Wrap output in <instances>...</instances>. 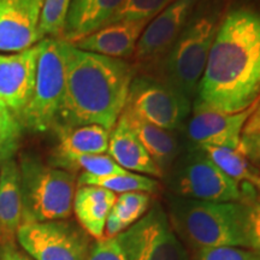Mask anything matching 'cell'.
Segmentation results:
<instances>
[{
	"label": "cell",
	"instance_id": "obj_1",
	"mask_svg": "<svg viewBox=\"0 0 260 260\" xmlns=\"http://www.w3.org/2000/svg\"><path fill=\"white\" fill-rule=\"evenodd\" d=\"M260 102V10L229 9L211 48L193 110L245 111Z\"/></svg>",
	"mask_w": 260,
	"mask_h": 260
},
{
	"label": "cell",
	"instance_id": "obj_2",
	"mask_svg": "<svg viewBox=\"0 0 260 260\" xmlns=\"http://www.w3.org/2000/svg\"><path fill=\"white\" fill-rule=\"evenodd\" d=\"M63 50L65 90L53 130L98 124L111 132L124 110L138 73L135 67L128 60L79 50L67 41Z\"/></svg>",
	"mask_w": 260,
	"mask_h": 260
},
{
	"label": "cell",
	"instance_id": "obj_3",
	"mask_svg": "<svg viewBox=\"0 0 260 260\" xmlns=\"http://www.w3.org/2000/svg\"><path fill=\"white\" fill-rule=\"evenodd\" d=\"M229 0H200L183 30L158 65V77L194 99Z\"/></svg>",
	"mask_w": 260,
	"mask_h": 260
},
{
	"label": "cell",
	"instance_id": "obj_4",
	"mask_svg": "<svg viewBox=\"0 0 260 260\" xmlns=\"http://www.w3.org/2000/svg\"><path fill=\"white\" fill-rule=\"evenodd\" d=\"M175 233L197 252L218 247L246 248L243 203H211L167 195Z\"/></svg>",
	"mask_w": 260,
	"mask_h": 260
},
{
	"label": "cell",
	"instance_id": "obj_5",
	"mask_svg": "<svg viewBox=\"0 0 260 260\" xmlns=\"http://www.w3.org/2000/svg\"><path fill=\"white\" fill-rule=\"evenodd\" d=\"M162 178L169 194L183 199L245 203L258 198L252 184L228 177L200 148L184 147Z\"/></svg>",
	"mask_w": 260,
	"mask_h": 260
},
{
	"label": "cell",
	"instance_id": "obj_6",
	"mask_svg": "<svg viewBox=\"0 0 260 260\" xmlns=\"http://www.w3.org/2000/svg\"><path fill=\"white\" fill-rule=\"evenodd\" d=\"M22 224L67 219L73 212L76 176L23 155L19 162Z\"/></svg>",
	"mask_w": 260,
	"mask_h": 260
},
{
	"label": "cell",
	"instance_id": "obj_7",
	"mask_svg": "<svg viewBox=\"0 0 260 260\" xmlns=\"http://www.w3.org/2000/svg\"><path fill=\"white\" fill-rule=\"evenodd\" d=\"M63 44L60 38H44L39 42L34 92L21 117L23 128L34 133H45L56 126L65 90Z\"/></svg>",
	"mask_w": 260,
	"mask_h": 260
},
{
	"label": "cell",
	"instance_id": "obj_8",
	"mask_svg": "<svg viewBox=\"0 0 260 260\" xmlns=\"http://www.w3.org/2000/svg\"><path fill=\"white\" fill-rule=\"evenodd\" d=\"M191 100L159 77L133 79L123 112L159 128L181 132L190 116Z\"/></svg>",
	"mask_w": 260,
	"mask_h": 260
},
{
	"label": "cell",
	"instance_id": "obj_9",
	"mask_svg": "<svg viewBox=\"0 0 260 260\" xmlns=\"http://www.w3.org/2000/svg\"><path fill=\"white\" fill-rule=\"evenodd\" d=\"M115 239L126 260H189L168 212L159 203Z\"/></svg>",
	"mask_w": 260,
	"mask_h": 260
},
{
	"label": "cell",
	"instance_id": "obj_10",
	"mask_svg": "<svg viewBox=\"0 0 260 260\" xmlns=\"http://www.w3.org/2000/svg\"><path fill=\"white\" fill-rule=\"evenodd\" d=\"M16 237L35 260H86L90 249L86 234L64 220L23 223Z\"/></svg>",
	"mask_w": 260,
	"mask_h": 260
},
{
	"label": "cell",
	"instance_id": "obj_11",
	"mask_svg": "<svg viewBox=\"0 0 260 260\" xmlns=\"http://www.w3.org/2000/svg\"><path fill=\"white\" fill-rule=\"evenodd\" d=\"M200 0H174L155 16L145 28L136 45L134 63L136 71L157 68L183 30Z\"/></svg>",
	"mask_w": 260,
	"mask_h": 260
},
{
	"label": "cell",
	"instance_id": "obj_12",
	"mask_svg": "<svg viewBox=\"0 0 260 260\" xmlns=\"http://www.w3.org/2000/svg\"><path fill=\"white\" fill-rule=\"evenodd\" d=\"M258 103L245 111L236 113L193 110V115L187 119L180 132L183 135L184 147L218 146L239 149L243 128Z\"/></svg>",
	"mask_w": 260,
	"mask_h": 260
},
{
	"label": "cell",
	"instance_id": "obj_13",
	"mask_svg": "<svg viewBox=\"0 0 260 260\" xmlns=\"http://www.w3.org/2000/svg\"><path fill=\"white\" fill-rule=\"evenodd\" d=\"M39 42L17 54L0 56V102L21 122L35 86Z\"/></svg>",
	"mask_w": 260,
	"mask_h": 260
},
{
	"label": "cell",
	"instance_id": "obj_14",
	"mask_svg": "<svg viewBox=\"0 0 260 260\" xmlns=\"http://www.w3.org/2000/svg\"><path fill=\"white\" fill-rule=\"evenodd\" d=\"M45 0H0V51L21 52L40 42Z\"/></svg>",
	"mask_w": 260,
	"mask_h": 260
},
{
	"label": "cell",
	"instance_id": "obj_15",
	"mask_svg": "<svg viewBox=\"0 0 260 260\" xmlns=\"http://www.w3.org/2000/svg\"><path fill=\"white\" fill-rule=\"evenodd\" d=\"M151 21H118L73 42L79 50L124 59L133 58L136 45Z\"/></svg>",
	"mask_w": 260,
	"mask_h": 260
},
{
	"label": "cell",
	"instance_id": "obj_16",
	"mask_svg": "<svg viewBox=\"0 0 260 260\" xmlns=\"http://www.w3.org/2000/svg\"><path fill=\"white\" fill-rule=\"evenodd\" d=\"M125 0H71L60 39L73 44L111 23Z\"/></svg>",
	"mask_w": 260,
	"mask_h": 260
},
{
	"label": "cell",
	"instance_id": "obj_17",
	"mask_svg": "<svg viewBox=\"0 0 260 260\" xmlns=\"http://www.w3.org/2000/svg\"><path fill=\"white\" fill-rule=\"evenodd\" d=\"M119 117L134 133L164 176L184 149V142L180 136V132L159 128L140 121L125 112H122Z\"/></svg>",
	"mask_w": 260,
	"mask_h": 260
},
{
	"label": "cell",
	"instance_id": "obj_18",
	"mask_svg": "<svg viewBox=\"0 0 260 260\" xmlns=\"http://www.w3.org/2000/svg\"><path fill=\"white\" fill-rule=\"evenodd\" d=\"M107 152L110 157L126 171L162 178V172L121 117L110 132Z\"/></svg>",
	"mask_w": 260,
	"mask_h": 260
},
{
	"label": "cell",
	"instance_id": "obj_19",
	"mask_svg": "<svg viewBox=\"0 0 260 260\" xmlns=\"http://www.w3.org/2000/svg\"><path fill=\"white\" fill-rule=\"evenodd\" d=\"M21 224V172L12 158L0 164V240L3 245H14Z\"/></svg>",
	"mask_w": 260,
	"mask_h": 260
},
{
	"label": "cell",
	"instance_id": "obj_20",
	"mask_svg": "<svg viewBox=\"0 0 260 260\" xmlns=\"http://www.w3.org/2000/svg\"><path fill=\"white\" fill-rule=\"evenodd\" d=\"M117 195L95 186H80L75 191L73 210L80 225L95 240L104 237L106 219L116 203Z\"/></svg>",
	"mask_w": 260,
	"mask_h": 260
},
{
	"label": "cell",
	"instance_id": "obj_21",
	"mask_svg": "<svg viewBox=\"0 0 260 260\" xmlns=\"http://www.w3.org/2000/svg\"><path fill=\"white\" fill-rule=\"evenodd\" d=\"M57 134L59 144L53 154H105L109 149L110 130L102 125H81Z\"/></svg>",
	"mask_w": 260,
	"mask_h": 260
},
{
	"label": "cell",
	"instance_id": "obj_22",
	"mask_svg": "<svg viewBox=\"0 0 260 260\" xmlns=\"http://www.w3.org/2000/svg\"><path fill=\"white\" fill-rule=\"evenodd\" d=\"M199 148L207 154V157L228 177L239 184H252L256 190L260 184V171L253 167L239 149L218 147V146H203Z\"/></svg>",
	"mask_w": 260,
	"mask_h": 260
},
{
	"label": "cell",
	"instance_id": "obj_23",
	"mask_svg": "<svg viewBox=\"0 0 260 260\" xmlns=\"http://www.w3.org/2000/svg\"><path fill=\"white\" fill-rule=\"evenodd\" d=\"M77 184L79 187H102L104 189L113 191L115 194L129 193V191H144L147 194H153L159 190V183L155 178L129 171L124 174L107 175V176H93L82 172L77 178Z\"/></svg>",
	"mask_w": 260,
	"mask_h": 260
},
{
	"label": "cell",
	"instance_id": "obj_24",
	"mask_svg": "<svg viewBox=\"0 0 260 260\" xmlns=\"http://www.w3.org/2000/svg\"><path fill=\"white\" fill-rule=\"evenodd\" d=\"M51 165L73 174L75 171L82 170L84 174L93 176H107L126 172L109 154H53Z\"/></svg>",
	"mask_w": 260,
	"mask_h": 260
},
{
	"label": "cell",
	"instance_id": "obj_25",
	"mask_svg": "<svg viewBox=\"0 0 260 260\" xmlns=\"http://www.w3.org/2000/svg\"><path fill=\"white\" fill-rule=\"evenodd\" d=\"M151 197L144 191H129L119 194L111 212L119 219L125 229L138 222L147 212Z\"/></svg>",
	"mask_w": 260,
	"mask_h": 260
},
{
	"label": "cell",
	"instance_id": "obj_26",
	"mask_svg": "<svg viewBox=\"0 0 260 260\" xmlns=\"http://www.w3.org/2000/svg\"><path fill=\"white\" fill-rule=\"evenodd\" d=\"M23 125L0 102V164L14 158L19 148Z\"/></svg>",
	"mask_w": 260,
	"mask_h": 260
},
{
	"label": "cell",
	"instance_id": "obj_27",
	"mask_svg": "<svg viewBox=\"0 0 260 260\" xmlns=\"http://www.w3.org/2000/svg\"><path fill=\"white\" fill-rule=\"evenodd\" d=\"M71 0H45L39 22V37L60 38Z\"/></svg>",
	"mask_w": 260,
	"mask_h": 260
},
{
	"label": "cell",
	"instance_id": "obj_28",
	"mask_svg": "<svg viewBox=\"0 0 260 260\" xmlns=\"http://www.w3.org/2000/svg\"><path fill=\"white\" fill-rule=\"evenodd\" d=\"M172 2L174 0H125L111 23L118 21H152Z\"/></svg>",
	"mask_w": 260,
	"mask_h": 260
},
{
	"label": "cell",
	"instance_id": "obj_29",
	"mask_svg": "<svg viewBox=\"0 0 260 260\" xmlns=\"http://www.w3.org/2000/svg\"><path fill=\"white\" fill-rule=\"evenodd\" d=\"M243 236L246 249L260 255V201L258 198L243 203Z\"/></svg>",
	"mask_w": 260,
	"mask_h": 260
},
{
	"label": "cell",
	"instance_id": "obj_30",
	"mask_svg": "<svg viewBox=\"0 0 260 260\" xmlns=\"http://www.w3.org/2000/svg\"><path fill=\"white\" fill-rule=\"evenodd\" d=\"M194 260H260V255L241 247H218L197 252Z\"/></svg>",
	"mask_w": 260,
	"mask_h": 260
},
{
	"label": "cell",
	"instance_id": "obj_31",
	"mask_svg": "<svg viewBox=\"0 0 260 260\" xmlns=\"http://www.w3.org/2000/svg\"><path fill=\"white\" fill-rule=\"evenodd\" d=\"M86 260H126L124 253L119 247L116 239L96 240L95 243L90 246L89 253Z\"/></svg>",
	"mask_w": 260,
	"mask_h": 260
},
{
	"label": "cell",
	"instance_id": "obj_32",
	"mask_svg": "<svg viewBox=\"0 0 260 260\" xmlns=\"http://www.w3.org/2000/svg\"><path fill=\"white\" fill-rule=\"evenodd\" d=\"M239 151L260 171V132L242 134Z\"/></svg>",
	"mask_w": 260,
	"mask_h": 260
},
{
	"label": "cell",
	"instance_id": "obj_33",
	"mask_svg": "<svg viewBox=\"0 0 260 260\" xmlns=\"http://www.w3.org/2000/svg\"><path fill=\"white\" fill-rule=\"evenodd\" d=\"M260 132V102L255 106L254 111L252 112L251 117L247 121L245 128H243L242 134H248V133Z\"/></svg>",
	"mask_w": 260,
	"mask_h": 260
},
{
	"label": "cell",
	"instance_id": "obj_34",
	"mask_svg": "<svg viewBox=\"0 0 260 260\" xmlns=\"http://www.w3.org/2000/svg\"><path fill=\"white\" fill-rule=\"evenodd\" d=\"M0 260H22L21 253L16 251L14 245H3Z\"/></svg>",
	"mask_w": 260,
	"mask_h": 260
},
{
	"label": "cell",
	"instance_id": "obj_35",
	"mask_svg": "<svg viewBox=\"0 0 260 260\" xmlns=\"http://www.w3.org/2000/svg\"><path fill=\"white\" fill-rule=\"evenodd\" d=\"M256 195H258V200L260 201V184L258 186V188H256Z\"/></svg>",
	"mask_w": 260,
	"mask_h": 260
},
{
	"label": "cell",
	"instance_id": "obj_36",
	"mask_svg": "<svg viewBox=\"0 0 260 260\" xmlns=\"http://www.w3.org/2000/svg\"><path fill=\"white\" fill-rule=\"evenodd\" d=\"M21 258H22V260H32V259L29 258V256H25L23 254H21Z\"/></svg>",
	"mask_w": 260,
	"mask_h": 260
},
{
	"label": "cell",
	"instance_id": "obj_37",
	"mask_svg": "<svg viewBox=\"0 0 260 260\" xmlns=\"http://www.w3.org/2000/svg\"><path fill=\"white\" fill-rule=\"evenodd\" d=\"M0 242H2V240H0Z\"/></svg>",
	"mask_w": 260,
	"mask_h": 260
}]
</instances>
